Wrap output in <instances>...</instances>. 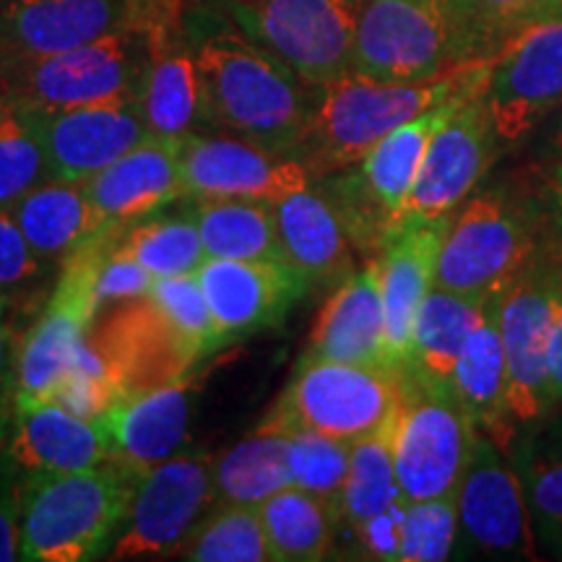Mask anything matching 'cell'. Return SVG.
<instances>
[{
    "instance_id": "obj_21",
    "label": "cell",
    "mask_w": 562,
    "mask_h": 562,
    "mask_svg": "<svg viewBox=\"0 0 562 562\" xmlns=\"http://www.w3.org/2000/svg\"><path fill=\"white\" fill-rule=\"evenodd\" d=\"M182 138L149 136L83 182L102 227H133L186 199Z\"/></svg>"
},
{
    "instance_id": "obj_50",
    "label": "cell",
    "mask_w": 562,
    "mask_h": 562,
    "mask_svg": "<svg viewBox=\"0 0 562 562\" xmlns=\"http://www.w3.org/2000/svg\"><path fill=\"white\" fill-rule=\"evenodd\" d=\"M5 108V100H3V94H0V110H3Z\"/></svg>"
},
{
    "instance_id": "obj_17",
    "label": "cell",
    "mask_w": 562,
    "mask_h": 562,
    "mask_svg": "<svg viewBox=\"0 0 562 562\" xmlns=\"http://www.w3.org/2000/svg\"><path fill=\"white\" fill-rule=\"evenodd\" d=\"M497 146L501 138L492 125L482 89L467 97L432 136L406 206L404 227L412 222L453 216L487 175L497 157Z\"/></svg>"
},
{
    "instance_id": "obj_4",
    "label": "cell",
    "mask_w": 562,
    "mask_h": 562,
    "mask_svg": "<svg viewBox=\"0 0 562 562\" xmlns=\"http://www.w3.org/2000/svg\"><path fill=\"white\" fill-rule=\"evenodd\" d=\"M482 89L463 91L453 100L422 112L414 121L398 125L378 140L357 165L318 180L357 250L375 258L391 243V237L404 229L406 206L427 146L440 125L453 115V110Z\"/></svg>"
},
{
    "instance_id": "obj_45",
    "label": "cell",
    "mask_w": 562,
    "mask_h": 562,
    "mask_svg": "<svg viewBox=\"0 0 562 562\" xmlns=\"http://www.w3.org/2000/svg\"><path fill=\"white\" fill-rule=\"evenodd\" d=\"M21 516H24V472L0 451V562L19 560Z\"/></svg>"
},
{
    "instance_id": "obj_3",
    "label": "cell",
    "mask_w": 562,
    "mask_h": 562,
    "mask_svg": "<svg viewBox=\"0 0 562 562\" xmlns=\"http://www.w3.org/2000/svg\"><path fill=\"white\" fill-rule=\"evenodd\" d=\"M140 480L123 461L87 472L24 474L19 560L87 562L110 552Z\"/></svg>"
},
{
    "instance_id": "obj_6",
    "label": "cell",
    "mask_w": 562,
    "mask_h": 562,
    "mask_svg": "<svg viewBox=\"0 0 562 562\" xmlns=\"http://www.w3.org/2000/svg\"><path fill=\"white\" fill-rule=\"evenodd\" d=\"M402 370L305 355L258 430L281 435L313 430L357 442L389 430L402 406Z\"/></svg>"
},
{
    "instance_id": "obj_15",
    "label": "cell",
    "mask_w": 562,
    "mask_h": 562,
    "mask_svg": "<svg viewBox=\"0 0 562 562\" xmlns=\"http://www.w3.org/2000/svg\"><path fill=\"white\" fill-rule=\"evenodd\" d=\"M484 104L501 144H518L562 104V19L516 34L490 66Z\"/></svg>"
},
{
    "instance_id": "obj_49",
    "label": "cell",
    "mask_w": 562,
    "mask_h": 562,
    "mask_svg": "<svg viewBox=\"0 0 562 562\" xmlns=\"http://www.w3.org/2000/svg\"><path fill=\"white\" fill-rule=\"evenodd\" d=\"M554 149H558V157L562 159V123H560L558 133H554Z\"/></svg>"
},
{
    "instance_id": "obj_16",
    "label": "cell",
    "mask_w": 562,
    "mask_h": 562,
    "mask_svg": "<svg viewBox=\"0 0 562 562\" xmlns=\"http://www.w3.org/2000/svg\"><path fill=\"white\" fill-rule=\"evenodd\" d=\"M182 182L186 199H243L277 203L294 191L313 186L315 178L292 154H279L240 136L182 138Z\"/></svg>"
},
{
    "instance_id": "obj_5",
    "label": "cell",
    "mask_w": 562,
    "mask_h": 562,
    "mask_svg": "<svg viewBox=\"0 0 562 562\" xmlns=\"http://www.w3.org/2000/svg\"><path fill=\"white\" fill-rule=\"evenodd\" d=\"M492 60L459 0H368L351 70L378 81H427Z\"/></svg>"
},
{
    "instance_id": "obj_47",
    "label": "cell",
    "mask_w": 562,
    "mask_h": 562,
    "mask_svg": "<svg viewBox=\"0 0 562 562\" xmlns=\"http://www.w3.org/2000/svg\"><path fill=\"white\" fill-rule=\"evenodd\" d=\"M547 383H550V406L554 412L562 406V290L554 305L550 349H547Z\"/></svg>"
},
{
    "instance_id": "obj_19",
    "label": "cell",
    "mask_w": 562,
    "mask_h": 562,
    "mask_svg": "<svg viewBox=\"0 0 562 562\" xmlns=\"http://www.w3.org/2000/svg\"><path fill=\"white\" fill-rule=\"evenodd\" d=\"M224 341L261 331L313 290L290 263L209 258L195 273Z\"/></svg>"
},
{
    "instance_id": "obj_42",
    "label": "cell",
    "mask_w": 562,
    "mask_h": 562,
    "mask_svg": "<svg viewBox=\"0 0 562 562\" xmlns=\"http://www.w3.org/2000/svg\"><path fill=\"white\" fill-rule=\"evenodd\" d=\"M149 297L199 347L203 357L224 344V336L220 326H216L214 315H211V307L206 297H203L201 281L195 273L154 279Z\"/></svg>"
},
{
    "instance_id": "obj_35",
    "label": "cell",
    "mask_w": 562,
    "mask_h": 562,
    "mask_svg": "<svg viewBox=\"0 0 562 562\" xmlns=\"http://www.w3.org/2000/svg\"><path fill=\"white\" fill-rule=\"evenodd\" d=\"M524 480L533 529L550 550L562 554V419H539V430L510 453Z\"/></svg>"
},
{
    "instance_id": "obj_10",
    "label": "cell",
    "mask_w": 562,
    "mask_h": 562,
    "mask_svg": "<svg viewBox=\"0 0 562 562\" xmlns=\"http://www.w3.org/2000/svg\"><path fill=\"white\" fill-rule=\"evenodd\" d=\"M404 393L391 427L393 463L406 501L456 495L472 459L476 427L453 389L404 372Z\"/></svg>"
},
{
    "instance_id": "obj_2",
    "label": "cell",
    "mask_w": 562,
    "mask_h": 562,
    "mask_svg": "<svg viewBox=\"0 0 562 562\" xmlns=\"http://www.w3.org/2000/svg\"><path fill=\"white\" fill-rule=\"evenodd\" d=\"M492 60L469 63L427 81H378L349 70L318 87L311 125L294 157L315 180L347 170L398 125L463 91L484 87Z\"/></svg>"
},
{
    "instance_id": "obj_1",
    "label": "cell",
    "mask_w": 562,
    "mask_h": 562,
    "mask_svg": "<svg viewBox=\"0 0 562 562\" xmlns=\"http://www.w3.org/2000/svg\"><path fill=\"white\" fill-rule=\"evenodd\" d=\"M186 34L199 68L203 121L294 157L311 125L318 87L211 0H188Z\"/></svg>"
},
{
    "instance_id": "obj_23",
    "label": "cell",
    "mask_w": 562,
    "mask_h": 562,
    "mask_svg": "<svg viewBox=\"0 0 562 562\" xmlns=\"http://www.w3.org/2000/svg\"><path fill=\"white\" fill-rule=\"evenodd\" d=\"M307 355L321 360L398 370L385 328L381 269L375 258H370L364 269L351 271L323 305L313 326Z\"/></svg>"
},
{
    "instance_id": "obj_28",
    "label": "cell",
    "mask_w": 562,
    "mask_h": 562,
    "mask_svg": "<svg viewBox=\"0 0 562 562\" xmlns=\"http://www.w3.org/2000/svg\"><path fill=\"white\" fill-rule=\"evenodd\" d=\"M286 263L311 286L344 281L351 273V243L318 180L273 203Z\"/></svg>"
},
{
    "instance_id": "obj_14",
    "label": "cell",
    "mask_w": 562,
    "mask_h": 562,
    "mask_svg": "<svg viewBox=\"0 0 562 562\" xmlns=\"http://www.w3.org/2000/svg\"><path fill=\"white\" fill-rule=\"evenodd\" d=\"M461 537L492 558L533 560V518L524 480L503 446L476 435L472 459L456 490Z\"/></svg>"
},
{
    "instance_id": "obj_33",
    "label": "cell",
    "mask_w": 562,
    "mask_h": 562,
    "mask_svg": "<svg viewBox=\"0 0 562 562\" xmlns=\"http://www.w3.org/2000/svg\"><path fill=\"white\" fill-rule=\"evenodd\" d=\"M273 562H318L331 552L339 508L300 487H284L258 505Z\"/></svg>"
},
{
    "instance_id": "obj_44",
    "label": "cell",
    "mask_w": 562,
    "mask_h": 562,
    "mask_svg": "<svg viewBox=\"0 0 562 562\" xmlns=\"http://www.w3.org/2000/svg\"><path fill=\"white\" fill-rule=\"evenodd\" d=\"M123 232L125 229L115 232V235L110 237L108 245H104L100 252V261H97V271H94L97 313L108 305H117V302L149 297L154 286L151 273L117 248V240H121Z\"/></svg>"
},
{
    "instance_id": "obj_18",
    "label": "cell",
    "mask_w": 562,
    "mask_h": 562,
    "mask_svg": "<svg viewBox=\"0 0 562 562\" xmlns=\"http://www.w3.org/2000/svg\"><path fill=\"white\" fill-rule=\"evenodd\" d=\"M26 112L37 123L55 180L87 182L140 140L149 138L140 97L55 112Z\"/></svg>"
},
{
    "instance_id": "obj_51",
    "label": "cell",
    "mask_w": 562,
    "mask_h": 562,
    "mask_svg": "<svg viewBox=\"0 0 562 562\" xmlns=\"http://www.w3.org/2000/svg\"><path fill=\"white\" fill-rule=\"evenodd\" d=\"M560 558H562V554H560Z\"/></svg>"
},
{
    "instance_id": "obj_46",
    "label": "cell",
    "mask_w": 562,
    "mask_h": 562,
    "mask_svg": "<svg viewBox=\"0 0 562 562\" xmlns=\"http://www.w3.org/2000/svg\"><path fill=\"white\" fill-rule=\"evenodd\" d=\"M19 402V344L0 307V446L9 440L13 427V414Z\"/></svg>"
},
{
    "instance_id": "obj_31",
    "label": "cell",
    "mask_w": 562,
    "mask_h": 562,
    "mask_svg": "<svg viewBox=\"0 0 562 562\" xmlns=\"http://www.w3.org/2000/svg\"><path fill=\"white\" fill-rule=\"evenodd\" d=\"M13 220L47 263H63L102 229L83 182L47 180L13 206Z\"/></svg>"
},
{
    "instance_id": "obj_32",
    "label": "cell",
    "mask_w": 562,
    "mask_h": 562,
    "mask_svg": "<svg viewBox=\"0 0 562 562\" xmlns=\"http://www.w3.org/2000/svg\"><path fill=\"white\" fill-rule=\"evenodd\" d=\"M193 216L199 222L203 250L209 258L286 263L273 203L203 199L195 201Z\"/></svg>"
},
{
    "instance_id": "obj_12",
    "label": "cell",
    "mask_w": 562,
    "mask_h": 562,
    "mask_svg": "<svg viewBox=\"0 0 562 562\" xmlns=\"http://www.w3.org/2000/svg\"><path fill=\"white\" fill-rule=\"evenodd\" d=\"M216 503L214 461L178 453L140 474L110 560H159L186 550Z\"/></svg>"
},
{
    "instance_id": "obj_41",
    "label": "cell",
    "mask_w": 562,
    "mask_h": 562,
    "mask_svg": "<svg viewBox=\"0 0 562 562\" xmlns=\"http://www.w3.org/2000/svg\"><path fill=\"white\" fill-rule=\"evenodd\" d=\"M484 55L495 58L529 26L562 19V0H459Z\"/></svg>"
},
{
    "instance_id": "obj_34",
    "label": "cell",
    "mask_w": 562,
    "mask_h": 562,
    "mask_svg": "<svg viewBox=\"0 0 562 562\" xmlns=\"http://www.w3.org/2000/svg\"><path fill=\"white\" fill-rule=\"evenodd\" d=\"M292 487L290 438L256 430L214 461V490L220 505H261Z\"/></svg>"
},
{
    "instance_id": "obj_40",
    "label": "cell",
    "mask_w": 562,
    "mask_h": 562,
    "mask_svg": "<svg viewBox=\"0 0 562 562\" xmlns=\"http://www.w3.org/2000/svg\"><path fill=\"white\" fill-rule=\"evenodd\" d=\"M461 537L459 503L456 495L412 501L404 513L398 562L448 560Z\"/></svg>"
},
{
    "instance_id": "obj_7",
    "label": "cell",
    "mask_w": 562,
    "mask_h": 562,
    "mask_svg": "<svg viewBox=\"0 0 562 562\" xmlns=\"http://www.w3.org/2000/svg\"><path fill=\"white\" fill-rule=\"evenodd\" d=\"M149 55L117 26L79 47L47 55H0V94L24 110L55 112L144 94Z\"/></svg>"
},
{
    "instance_id": "obj_48",
    "label": "cell",
    "mask_w": 562,
    "mask_h": 562,
    "mask_svg": "<svg viewBox=\"0 0 562 562\" xmlns=\"http://www.w3.org/2000/svg\"><path fill=\"white\" fill-rule=\"evenodd\" d=\"M544 178H547L544 180L547 182V201H550L554 222H558L562 229V159L554 161L550 170H547Z\"/></svg>"
},
{
    "instance_id": "obj_11",
    "label": "cell",
    "mask_w": 562,
    "mask_h": 562,
    "mask_svg": "<svg viewBox=\"0 0 562 562\" xmlns=\"http://www.w3.org/2000/svg\"><path fill=\"white\" fill-rule=\"evenodd\" d=\"M562 290L560 248H537L524 269L497 292V321L508 360L510 412L518 425H537L550 417L547 349Z\"/></svg>"
},
{
    "instance_id": "obj_38",
    "label": "cell",
    "mask_w": 562,
    "mask_h": 562,
    "mask_svg": "<svg viewBox=\"0 0 562 562\" xmlns=\"http://www.w3.org/2000/svg\"><path fill=\"white\" fill-rule=\"evenodd\" d=\"M193 562H273L258 505H222L182 550Z\"/></svg>"
},
{
    "instance_id": "obj_24",
    "label": "cell",
    "mask_w": 562,
    "mask_h": 562,
    "mask_svg": "<svg viewBox=\"0 0 562 562\" xmlns=\"http://www.w3.org/2000/svg\"><path fill=\"white\" fill-rule=\"evenodd\" d=\"M451 216L432 222H412L391 237V243L378 252L381 290L389 328L391 355L398 370L406 368L412 347V328L422 300L435 286V271Z\"/></svg>"
},
{
    "instance_id": "obj_22",
    "label": "cell",
    "mask_w": 562,
    "mask_h": 562,
    "mask_svg": "<svg viewBox=\"0 0 562 562\" xmlns=\"http://www.w3.org/2000/svg\"><path fill=\"white\" fill-rule=\"evenodd\" d=\"M5 451L24 474H68L112 459L102 422L83 419L50 398H19Z\"/></svg>"
},
{
    "instance_id": "obj_43",
    "label": "cell",
    "mask_w": 562,
    "mask_h": 562,
    "mask_svg": "<svg viewBox=\"0 0 562 562\" xmlns=\"http://www.w3.org/2000/svg\"><path fill=\"white\" fill-rule=\"evenodd\" d=\"M50 266L32 248L11 211H0V307L21 300L42 284Z\"/></svg>"
},
{
    "instance_id": "obj_20",
    "label": "cell",
    "mask_w": 562,
    "mask_h": 562,
    "mask_svg": "<svg viewBox=\"0 0 562 562\" xmlns=\"http://www.w3.org/2000/svg\"><path fill=\"white\" fill-rule=\"evenodd\" d=\"M391 427L372 438L351 442V463L341 492L339 518L341 524H347L362 558L398 562L404 513L409 501L404 497L393 463Z\"/></svg>"
},
{
    "instance_id": "obj_26",
    "label": "cell",
    "mask_w": 562,
    "mask_h": 562,
    "mask_svg": "<svg viewBox=\"0 0 562 562\" xmlns=\"http://www.w3.org/2000/svg\"><path fill=\"white\" fill-rule=\"evenodd\" d=\"M508 360L497 321V292L484 302V313L463 344L453 370V393L476 432L490 435L510 453L518 422L510 412Z\"/></svg>"
},
{
    "instance_id": "obj_36",
    "label": "cell",
    "mask_w": 562,
    "mask_h": 562,
    "mask_svg": "<svg viewBox=\"0 0 562 562\" xmlns=\"http://www.w3.org/2000/svg\"><path fill=\"white\" fill-rule=\"evenodd\" d=\"M125 256L138 261L154 279L180 277V273H199L209 261L193 211L182 216L165 220H146L128 227L117 240Z\"/></svg>"
},
{
    "instance_id": "obj_8",
    "label": "cell",
    "mask_w": 562,
    "mask_h": 562,
    "mask_svg": "<svg viewBox=\"0 0 562 562\" xmlns=\"http://www.w3.org/2000/svg\"><path fill=\"white\" fill-rule=\"evenodd\" d=\"M537 248V220L526 203L503 188L476 193L451 216L435 286L487 300L524 269Z\"/></svg>"
},
{
    "instance_id": "obj_13",
    "label": "cell",
    "mask_w": 562,
    "mask_h": 562,
    "mask_svg": "<svg viewBox=\"0 0 562 562\" xmlns=\"http://www.w3.org/2000/svg\"><path fill=\"white\" fill-rule=\"evenodd\" d=\"M89 344L121 402L180 381L203 357L151 297L102 307L89 326Z\"/></svg>"
},
{
    "instance_id": "obj_30",
    "label": "cell",
    "mask_w": 562,
    "mask_h": 562,
    "mask_svg": "<svg viewBox=\"0 0 562 562\" xmlns=\"http://www.w3.org/2000/svg\"><path fill=\"white\" fill-rule=\"evenodd\" d=\"M144 115L149 136L186 138L203 121V94L188 34L146 45Z\"/></svg>"
},
{
    "instance_id": "obj_39",
    "label": "cell",
    "mask_w": 562,
    "mask_h": 562,
    "mask_svg": "<svg viewBox=\"0 0 562 562\" xmlns=\"http://www.w3.org/2000/svg\"><path fill=\"white\" fill-rule=\"evenodd\" d=\"M290 438V472L294 487L311 492L339 508L349 476L351 442L328 438L313 430H297Z\"/></svg>"
},
{
    "instance_id": "obj_37",
    "label": "cell",
    "mask_w": 562,
    "mask_h": 562,
    "mask_svg": "<svg viewBox=\"0 0 562 562\" xmlns=\"http://www.w3.org/2000/svg\"><path fill=\"white\" fill-rule=\"evenodd\" d=\"M47 180L55 178L37 123L26 110L5 102L0 110V211H13Z\"/></svg>"
},
{
    "instance_id": "obj_29",
    "label": "cell",
    "mask_w": 562,
    "mask_h": 562,
    "mask_svg": "<svg viewBox=\"0 0 562 562\" xmlns=\"http://www.w3.org/2000/svg\"><path fill=\"white\" fill-rule=\"evenodd\" d=\"M480 297L432 286L422 300L412 328L409 360L404 372L440 389H453V370L469 334L484 313Z\"/></svg>"
},
{
    "instance_id": "obj_27",
    "label": "cell",
    "mask_w": 562,
    "mask_h": 562,
    "mask_svg": "<svg viewBox=\"0 0 562 562\" xmlns=\"http://www.w3.org/2000/svg\"><path fill=\"white\" fill-rule=\"evenodd\" d=\"M112 442V459L146 474L180 453L191 427V381L180 378L157 391L121 402L100 419Z\"/></svg>"
},
{
    "instance_id": "obj_9",
    "label": "cell",
    "mask_w": 562,
    "mask_h": 562,
    "mask_svg": "<svg viewBox=\"0 0 562 562\" xmlns=\"http://www.w3.org/2000/svg\"><path fill=\"white\" fill-rule=\"evenodd\" d=\"M243 32L284 58L313 87L351 70L368 0H211Z\"/></svg>"
},
{
    "instance_id": "obj_25",
    "label": "cell",
    "mask_w": 562,
    "mask_h": 562,
    "mask_svg": "<svg viewBox=\"0 0 562 562\" xmlns=\"http://www.w3.org/2000/svg\"><path fill=\"white\" fill-rule=\"evenodd\" d=\"M125 0H0V55L70 50L115 32Z\"/></svg>"
}]
</instances>
